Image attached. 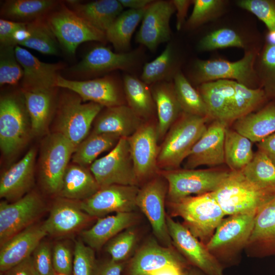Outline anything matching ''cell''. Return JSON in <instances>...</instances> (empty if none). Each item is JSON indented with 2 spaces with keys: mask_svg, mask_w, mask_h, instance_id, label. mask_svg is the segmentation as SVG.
I'll list each match as a JSON object with an SVG mask.
<instances>
[{
  "mask_svg": "<svg viewBox=\"0 0 275 275\" xmlns=\"http://www.w3.org/2000/svg\"><path fill=\"white\" fill-rule=\"evenodd\" d=\"M176 12L172 1H153L147 7L136 34L135 41L154 50L158 45L170 40V21Z\"/></svg>",
  "mask_w": 275,
  "mask_h": 275,
  "instance_id": "cell-19",
  "label": "cell"
},
{
  "mask_svg": "<svg viewBox=\"0 0 275 275\" xmlns=\"http://www.w3.org/2000/svg\"><path fill=\"white\" fill-rule=\"evenodd\" d=\"M170 214L183 219V225L206 244L226 216L211 193L168 202Z\"/></svg>",
  "mask_w": 275,
  "mask_h": 275,
  "instance_id": "cell-4",
  "label": "cell"
},
{
  "mask_svg": "<svg viewBox=\"0 0 275 275\" xmlns=\"http://www.w3.org/2000/svg\"><path fill=\"white\" fill-rule=\"evenodd\" d=\"M52 261L57 273L72 275L73 255L66 244L58 242L54 245L52 249Z\"/></svg>",
  "mask_w": 275,
  "mask_h": 275,
  "instance_id": "cell-53",
  "label": "cell"
},
{
  "mask_svg": "<svg viewBox=\"0 0 275 275\" xmlns=\"http://www.w3.org/2000/svg\"><path fill=\"white\" fill-rule=\"evenodd\" d=\"M244 251L252 258L275 255V195L257 211Z\"/></svg>",
  "mask_w": 275,
  "mask_h": 275,
  "instance_id": "cell-23",
  "label": "cell"
},
{
  "mask_svg": "<svg viewBox=\"0 0 275 275\" xmlns=\"http://www.w3.org/2000/svg\"><path fill=\"white\" fill-rule=\"evenodd\" d=\"M25 23L1 18L0 46L13 45L12 43L13 34L17 29Z\"/></svg>",
  "mask_w": 275,
  "mask_h": 275,
  "instance_id": "cell-54",
  "label": "cell"
},
{
  "mask_svg": "<svg viewBox=\"0 0 275 275\" xmlns=\"http://www.w3.org/2000/svg\"><path fill=\"white\" fill-rule=\"evenodd\" d=\"M40 196L30 191L20 199L10 203H0V245L27 228L35 224L46 208Z\"/></svg>",
  "mask_w": 275,
  "mask_h": 275,
  "instance_id": "cell-14",
  "label": "cell"
},
{
  "mask_svg": "<svg viewBox=\"0 0 275 275\" xmlns=\"http://www.w3.org/2000/svg\"><path fill=\"white\" fill-rule=\"evenodd\" d=\"M16 57L23 70L20 81L22 91H30L52 89L57 87L60 71L66 64L60 62L47 63L41 62L25 48L15 46Z\"/></svg>",
  "mask_w": 275,
  "mask_h": 275,
  "instance_id": "cell-22",
  "label": "cell"
},
{
  "mask_svg": "<svg viewBox=\"0 0 275 275\" xmlns=\"http://www.w3.org/2000/svg\"><path fill=\"white\" fill-rule=\"evenodd\" d=\"M256 69L261 88L268 98H275V45L266 43L258 55Z\"/></svg>",
  "mask_w": 275,
  "mask_h": 275,
  "instance_id": "cell-45",
  "label": "cell"
},
{
  "mask_svg": "<svg viewBox=\"0 0 275 275\" xmlns=\"http://www.w3.org/2000/svg\"><path fill=\"white\" fill-rule=\"evenodd\" d=\"M189 275H206L201 270L197 268V267H194V268L191 271Z\"/></svg>",
  "mask_w": 275,
  "mask_h": 275,
  "instance_id": "cell-62",
  "label": "cell"
},
{
  "mask_svg": "<svg viewBox=\"0 0 275 275\" xmlns=\"http://www.w3.org/2000/svg\"><path fill=\"white\" fill-rule=\"evenodd\" d=\"M141 51L114 52L102 45L89 51L76 64L68 69L71 75L80 79H89L117 70L130 71L139 63Z\"/></svg>",
  "mask_w": 275,
  "mask_h": 275,
  "instance_id": "cell-12",
  "label": "cell"
},
{
  "mask_svg": "<svg viewBox=\"0 0 275 275\" xmlns=\"http://www.w3.org/2000/svg\"><path fill=\"white\" fill-rule=\"evenodd\" d=\"M227 122L214 120L193 147L185 159L184 169L202 166H214L225 162L224 144Z\"/></svg>",
  "mask_w": 275,
  "mask_h": 275,
  "instance_id": "cell-21",
  "label": "cell"
},
{
  "mask_svg": "<svg viewBox=\"0 0 275 275\" xmlns=\"http://www.w3.org/2000/svg\"><path fill=\"white\" fill-rule=\"evenodd\" d=\"M61 89L55 113L56 132L64 135L76 148L89 134L96 117L104 107L92 102L83 103L74 92Z\"/></svg>",
  "mask_w": 275,
  "mask_h": 275,
  "instance_id": "cell-5",
  "label": "cell"
},
{
  "mask_svg": "<svg viewBox=\"0 0 275 275\" xmlns=\"http://www.w3.org/2000/svg\"><path fill=\"white\" fill-rule=\"evenodd\" d=\"M36 150L30 149L17 162L4 172L0 179V197L15 202L30 192L34 182Z\"/></svg>",
  "mask_w": 275,
  "mask_h": 275,
  "instance_id": "cell-24",
  "label": "cell"
},
{
  "mask_svg": "<svg viewBox=\"0 0 275 275\" xmlns=\"http://www.w3.org/2000/svg\"><path fill=\"white\" fill-rule=\"evenodd\" d=\"M55 275H65V274H62V273H56Z\"/></svg>",
  "mask_w": 275,
  "mask_h": 275,
  "instance_id": "cell-63",
  "label": "cell"
},
{
  "mask_svg": "<svg viewBox=\"0 0 275 275\" xmlns=\"http://www.w3.org/2000/svg\"><path fill=\"white\" fill-rule=\"evenodd\" d=\"M226 215L257 213L275 192L260 189L250 182L241 171H231L211 193Z\"/></svg>",
  "mask_w": 275,
  "mask_h": 275,
  "instance_id": "cell-6",
  "label": "cell"
},
{
  "mask_svg": "<svg viewBox=\"0 0 275 275\" xmlns=\"http://www.w3.org/2000/svg\"><path fill=\"white\" fill-rule=\"evenodd\" d=\"M174 247L160 245L154 240L148 241L131 259L127 268V275H151L167 264L187 262Z\"/></svg>",
  "mask_w": 275,
  "mask_h": 275,
  "instance_id": "cell-25",
  "label": "cell"
},
{
  "mask_svg": "<svg viewBox=\"0 0 275 275\" xmlns=\"http://www.w3.org/2000/svg\"><path fill=\"white\" fill-rule=\"evenodd\" d=\"M252 142L234 129L227 128L225 138V163L231 171H241L254 155Z\"/></svg>",
  "mask_w": 275,
  "mask_h": 275,
  "instance_id": "cell-39",
  "label": "cell"
},
{
  "mask_svg": "<svg viewBox=\"0 0 275 275\" xmlns=\"http://www.w3.org/2000/svg\"><path fill=\"white\" fill-rule=\"evenodd\" d=\"M131 228L122 231L106 243V250L112 260L123 262L132 251L138 235L136 231Z\"/></svg>",
  "mask_w": 275,
  "mask_h": 275,
  "instance_id": "cell-49",
  "label": "cell"
},
{
  "mask_svg": "<svg viewBox=\"0 0 275 275\" xmlns=\"http://www.w3.org/2000/svg\"><path fill=\"white\" fill-rule=\"evenodd\" d=\"M100 188L111 185L138 186L128 138H120L106 155L89 167Z\"/></svg>",
  "mask_w": 275,
  "mask_h": 275,
  "instance_id": "cell-11",
  "label": "cell"
},
{
  "mask_svg": "<svg viewBox=\"0 0 275 275\" xmlns=\"http://www.w3.org/2000/svg\"><path fill=\"white\" fill-rule=\"evenodd\" d=\"M138 186L114 184L100 188L92 196L80 201L81 208L95 218L116 212H133L137 208Z\"/></svg>",
  "mask_w": 275,
  "mask_h": 275,
  "instance_id": "cell-18",
  "label": "cell"
},
{
  "mask_svg": "<svg viewBox=\"0 0 275 275\" xmlns=\"http://www.w3.org/2000/svg\"><path fill=\"white\" fill-rule=\"evenodd\" d=\"M1 273L3 275H38L32 256L6 271Z\"/></svg>",
  "mask_w": 275,
  "mask_h": 275,
  "instance_id": "cell-56",
  "label": "cell"
},
{
  "mask_svg": "<svg viewBox=\"0 0 275 275\" xmlns=\"http://www.w3.org/2000/svg\"><path fill=\"white\" fill-rule=\"evenodd\" d=\"M243 38L235 30L221 28L204 36L199 41L198 47L203 51H211L228 47L245 48Z\"/></svg>",
  "mask_w": 275,
  "mask_h": 275,
  "instance_id": "cell-46",
  "label": "cell"
},
{
  "mask_svg": "<svg viewBox=\"0 0 275 275\" xmlns=\"http://www.w3.org/2000/svg\"><path fill=\"white\" fill-rule=\"evenodd\" d=\"M157 112L158 142L183 112L178 100L173 82L162 81L150 86Z\"/></svg>",
  "mask_w": 275,
  "mask_h": 275,
  "instance_id": "cell-31",
  "label": "cell"
},
{
  "mask_svg": "<svg viewBox=\"0 0 275 275\" xmlns=\"http://www.w3.org/2000/svg\"><path fill=\"white\" fill-rule=\"evenodd\" d=\"M31 37V32L26 23L17 29L12 36V43L14 46L20 45Z\"/></svg>",
  "mask_w": 275,
  "mask_h": 275,
  "instance_id": "cell-60",
  "label": "cell"
},
{
  "mask_svg": "<svg viewBox=\"0 0 275 275\" xmlns=\"http://www.w3.org/2000/svg\"><path fill=\"white\" fill-rule=\"evenodd\" d=\"M241 171L257 187L275 192V164L262 151L258 150L252 160Z\"/></svg>",
  "mask_w": 275,
  "mask_h": 275,
  "instance_id": "cell-41",
  "label": "cell"
},
{
  "mask_svg": "<svg viewBox=\"0 0 275 275\" xmlns=\"http://www.w3.org/2000/svg\"><path fill=\"white\" fill-rule=\"evenodd\" d=\"M168 190L167 181L159 173L139 188L136 204L148 219L157 239L163 245L172 247L164 209Z\"/></svg>",
  "mask_w": 275,
  "mask_h": 275,
  "instance_id": "cell-13",
  "label": "cell"
},
{
  "mask_svg": "<svg viewBox=\"0 0 275 275\" xmlns=\"http://www.w3.org/2000/svg\"><path fill=\"white\" fill-rule=\"evenodd\" d=\"M257 57L256 50H250L235 62L222 59L198 60L194 64L191 79L199 85L220 79L235 80L248 87L257 88H255L259 84L255 67Z\"/></svg>",
  "mask_w": 275,
  "mask_h": 275,
  "instance_id": "cell-8",
  "label": "cell"
},
{
  "mask_svg": "<svg viewBox=\"0 0 275 275\" xmlns=\"http://www.w3.org/2000/svg\"><path fill=\"white\" fill-rule=\"evenodd\" d=\"M60 88L38 90L23 92L30 117L32 135L46 133L51 120L55 115Z\"/></svg>",
  "mask_w": 275,
  "mask_h": 275,
  "instance_id": "cell-29",
  "label": "cell"
},
{
  "mask_svg": "<svg viewBox=\"0 0 275 275\" xmlns=\"http://www.w3.org/2000/svg\"><path fill=\"white\" fill-rule=\"evenodd\" d=\"M259 150L263 152L275 164V133L257 143Z\"/></svg>",
  "mask_w": 275,
  "mask_h": 275,
  "instance_id": "cell-59",
  "label": "cell"
},
{
  "mask_svg": "<svg viewBox=\"0 0 275 275\" xmlns=\"http://www.w3.org/2000/svg\"><path fill=\"white\" fill-rule=\"evenodd\" d=\"M208 119L182 113L159 146L157 164L160 171L179 169L206 130Z\"/></svg>",
  "mask_w": 275,
  "mask_h": 275,
  "instance_id": "cell-3",
  "label": "cell"
},
{
  "mask_svg": "<svg viewBox=\"0 0 275 275\" xmlns=\"http://www.w3.org/2000/svg\"><path fill=\"white\" fill-rule=\"evenodd\" d=\"M147 8L123 11L106 31L107 41L116 50L121 52H128L132 36L142 20Z\"/></svg>",
  "mask_w": 275,
  "mask_h": 275,
  "instance_id": "cell-37",
  "label": "cell"
},
{
  "mask_svg": "<svg viewBox=\"0 0 275 275\" xmlns=\"http://www.w3.org/2000/svg\"><path fill=\"white\" fill-rule=\"evenodd\" d=\"M97 267L93 249L82 241H76L72 275H95Z\"/></svg>",
  "mask_w": 275,
  "mask_h": 275,
  "instance_id": "cell-51",
  "label": "cell"
},
{
  "mask_svg": "<svg viewBox=\"0 0 275 275\" xmlns=\"http://www.w3.org/2000/svg\"><path fill=\"white\" fill-rule=\"evenodd\" d=\"M167 224L172 243L192 265L206 275H224V268L207 249L183 224L167 215Z\"/></svg>",
  "mask_w": 275,
  "mask_h": 275,
  "instance_id": "cell-17",
  "label": "cell"
},
{
  "mask_svg": "<svg viewBox=\"0 0 275 275\" xmlns=\"http://www.w3.org/2000/svg\"><path fill=\"white\" fill-rule=\"evenodd\" d=\"M0 275H3L2 273H1V274Z\"/></svg>",
  "mask_w": 275,
  "mask_h": 275,
  "instance_id": "cell-64",
  "label": "cell"
},
{
  "mask_svg": "<svg viewBox=\"0 0 275 275\" xmlns=\"http://www.w3.org/2000/svg\"><path fill=\"white\" fill-rule=\"evenodd\" d=\"M145 121L127 104L103 107L96 117L90 132L109 133L128 138Z\"/></svg>",
  "mask_w": 275,
  "mask_h": 275,
  "instance_id": "cell-28",
  "label": "cell"
},
{
  "mask_svg": "<svg viewBox=\"0 0 275 275\" xmlns=\"http://www.w3.org/2000/svg\"><path fill=\"white\" fill-rule=\"evenodd\" d=\"M95 218L81 208L79 201L58 197L43 224L47 234L61 237L82 231Z\"/></svg>",
  "mask_w": 275,
  "mask_h": 275,
  "instance_id": "cell-20",
  "label": "cell"
},
{
  "mask_svg": "<svg viewBox=\"0 0 275 275\" xmlns=\"http://www.w3.org/2000/svg\"><path fill=\"white\" fill-rule=\"evenodd\" d=\"M60 1L7 0L1 5V18L27 23L45 17Z\"/></svg>",
  "mask_w": 275,
  "mask_h": 275,
  "instance_id": "cell-35",
  "label": "cell"
},
{
  "mask_svg": "<svg viewBox=\"0 0 275 275\" xmlns=\"http://www.w3.org/2000/svg\"><path fill=\"white\" fill-rule=\"evenodd\" d=\"M173 84L178 100L183 113L210 118L201 94L181 71H179L175 75Z\"/></svg>",
  "mask_w": 275,
  "mask_h": 275,
  "instance_id": "cell-42",
  "label": "cell"
},
{
  "mask_svg": "<svg viewBox=\"0 0 275 275\" xmlns=\"http://www.w3.org/2000/svg\"><path fill=\"white\" fill-rule=\"evenodd\" d=\"M38 275H55L52 261V250L47 242L41 241L32 255Z\"/></svg>",
  "mask_w": 275,
  "mask_h": 275,
  "instance_id": "cell-52",
  "label": "cell"
},
{
  "mask_svg": "<svg viewBox=\"0 0 275 275\" xmlns=\"http://www.w3.org/2000/svg\"><path fill=\"white\" fill-rule=\"evenodd\" d=\"M47 235L43 224H35L1 245V272L6 271L32 256L36 248Z\"/></svg>",
  "mask_w": 275,
  "mask_h": 275,
  "instance_id": "cell-26",
  "label": "cell"
},
{
  "mask_svg": "<svg viewBox=\"0 0 275 275\" xmlns=\"http://www.w3.org/2000/svg\"><path fill=\"white\" fill-rule=\"evenodd\" d=\"M123 7L129 9L141 10L146 8L153 1L151 0H119Z\"/></svg>",
  "mask_w": 275,
  "mask_h": 275,
  "instance_id": "cell-61",
  "label": "cell"
},
{
  "mask_svg": "<svg viewBox=\"0 0 275 275\" xmlns=\"http://www.w3.org/2000/svg\"><path fill=\"white\" fill-rule=\"evenodd\" d=\"M100 188L89 168L72 163L66 170L58 196L81 201L92 196Z\"/></svg>",
  "mask_w": 275,
  "mask_h": 275,
  "instance_id": "cell-33",
  "label": "cell"
},
{
  "mask_svg": "<svg viewBox=\"0 0 275 275\" xmlns=\"http://www.w3.org/2000/svg\"><path fill=\"white\" fill-rule=\"evenodd\" d=\"M126 104L144 121L155 119V104L150 87L141 79L126 74L122 79Z\"/></svg>",
  "mask_w": 275,
  "mask_h": 275,
  "instance_id": "cell-34",
  "label": "cell"
},
{
  "mask_svg": "<svg viewBox=\"0 0 275 275\" xmlns=\"http://www.w3.org/2000/svg\"><path fill=\"white\" fill-rule=\"evenodd\" d=\"M257 213L224 218L206 244L224 269L238 264L251 236Z\"/></svg>",
  "mask_w": 275,
  "mask_h": 275,
  "instance_id": "cell-2",
  "label": "cell"
},
{
  "mask_svg": "<svg viewBox=\"0 0 275 275\" xmlns=\"http://www.w3.org/2000/svg\"><path fill=\"white\" fill-rule=\"evenodd\" d=\"M128 140L139 183H145L157 175L160 171L157 164L159 146L157 121H145L128 138Z\"/></svg>",
  "mask_w": 275,
  "mask_h": 275,
  "instance_id": "cell-16",
  "label": "cell"
},
{
  "mask_svg": "<svg viewBox=\"0 0 275 275\" xmlns=\"http://www.w3.org/2000/svg\"><path fill=\"white\" fill-rule=\"evenodd\" d=\"M172 1L177 12L176 27L177 30L179 31L185 23L187 13L190 5L193 3V1L173 0Z\"/></svg>",
  "mask_w": 275,
  "mask_h": 275,
  "instance_id": "cell-57",
  "label": "cell"
},
{
  "mask_svg": "<svg viewBox=\"0 0 275 275\" xmlns=\"http://www.w3.org/2000/svg\"><path fill=\"white\" fill-rule=\"evenodd\" d=\"M120 139L113 134L90 132L76 148L71 157L72 163L89 168L101 153L111 150Z\"/></svg>",
  "mask_w": 275,
  "mask_h": 275,
  "instance_id": "cell-38",
  "label": "cell"
},
{
  "mask_svg": "<svg viewBox=\"0 0 275 275\" xmlns=\"http://www.w3.org/2000/svg\"><path fill=\"white\" fill-rule=\"evenodd\" d=\"M237 4L261 20L268 32L275 33V0H240Z\"/></svg>",
  "mask_w": 275,
  "mask_h": 275,
  "instance_id": "cell-50",
  "label": "cell"
},
{
  "mask_svg": "<svg viewBox=\"0 0 275 275\" xmlns=\"http://www.w3.org/2000/svg\"><path fill=\"white\" fill-rule=\"evenodd\" d=\"M235 95L233 106L234 121L252 113L267 99L261 87L251 88L234 80Z\"/></svg>",
  "mask_w": 275,
  "mask_h": 275,
  "instance_id": "cell-44",
  "label": "cell"
},
{
  "mask_svg": "<svg viewBox=\"0 0 275 275\" xmlns=\"http://www.w3.org/2000/svg\"><path fill=\"white\" fill-rule=\"evenodd\" d=\"M57 87L74 92L84 102H94L104 107L126 104L123 81L113 75L86 80L70 79L60 75Z\"/></svg>",
  "mask_w": 275,
  "mask_h": 275,
  "instance_id": "cell-15",
  "label": "cell"
},
{
  "mask_svg": "<svg viewBox=\"0 0 275 275\" xmlns=\"http://www.w3.org/2000/svg\"><path fill=\"white\" fill-rule=\"evenodd\" d=\"M76 149L61 133L49 134L43 140L39 156L41 183L46 192L58 195L68 163Z\"/></svg>",
  "mask_w": 275,
  "mask_h": 275,
  "instance_id": "cell-9",
  "label": "cell"
},
{
  "mask_svg": "<svg viewBox=\"0 0 275 275\" xmlns=\"http://www.w3.org/2000/svg\"><path fill=\"white\" fill-rule=\"evenodd\" d=\"M230 170L219 169L161 170L168 183V202H175L192 195L216 190L228 176Z\"/></svg>",
  "mask_w": 275,
  "mask_h": 275,
  "instance_id": "cell-10",
  "label": "cell"
},
{
  "mask_svg": "<svg viewBox=\"0 0 275 275\" xmlns=\"http://www.w3.org/2000/svg\"><path fill=\"white\" fill-rule=\"evenodd\" d=\"M64 2L78 16L105 33L124 8L119 0H98L84 3L69 0Z\"/></svg>",
  "mask_w": 275,
  "mask_h": 275,
  "instance_id": "cell-32",
  "label": "cell"
},
{
  "mask_svg": "<svg viewBox=\"0 0 275 275\" xmlns=\"http://www.w3.org/2000/svg\"><path fill=\"white\" fill-rule=\"evenodd\" d=\"M198 91L205 103L210 118L228 124L234 121V80L220 79L204 82L199 85Z\"/></svg>",
  "mask_w": 275,
  "mask_h": 275,
  "instance_id": "cell-27",
  "label": "cell"
},
{
  "mask_svg": "<svg viewBox=\"0 0 275 275\" xmlns=\"http://www.w3.org/2000/svg\"><path fill=\"white\" fill-rule=\"evenodd\" d=\"M32 135L23 92L21 88L0 97V148L6 157L22 149Z\"/></svg>",
  "mask_w": 275,
  "mask_h": 275,
  "instance_id": "cell-1",
  "label": "cell"
},
{
  "mask_svg": "<svg viewBox=\"0 0 275 275\" xmlns=\"http://www.w3.org/2000/svg\"><path fill=\"white\" fill-rule=\"evenodd\" d=\"M60 46L68 54L74 56L78 45L87 41L106 43L105 33L92 25L60 3L44 18Z\"/></svg>",
  "mask_w": 275,
  "mask_h": 275,
  "instance_id": "cell-7",
  "label": "cell"
},
{
  "mask_svg": "<svg viewBox=\"0 0 275 275\" xmlns=\"http://www.w3.org/2000/svg\"><path fill=\"white\" fill-rule=\"evenodd\" d=\"M15 46H0V86H17L23 70L15 53Z\"/></svg>",
  "mask_w": 275,
  "mask_h": 275,
  "instance_id": "cell-47",
  "label": "cell"
},
{
  "mask_svg": "<svg viewBox=\"0 0 275 275\" xmlns=\"http://www.w3.org/2000/svg\"><path fill=\"white\" fill-rule=\"evenodd\" d=\"M124 266L123 262L111 259L97 266L95 275H121Z\"/></svg>",
  "mask_w": 275,
  "mask_h": 275,
  "instance_id": "cell-58",
  "label": "cell"
},
{
  "mask_svg": "<svg viewBox=\"0 0 275 275\" xmlns=\"http://www.w3.org/2000/svg\"><path fill=\"white\" fill-rule=\"evenodd\" d=\"M192 13L185 26L194 29L218 17L223 12L227 2L223 0H194Z\"/></svg>",
  "mask_w": 275,
  "mask_h": 275,
  "instance_id": "cell-48",
  "label": "cell"
},
{
  "mask_svg": "<svg viewBox=\"0 0 275 275\" xmlns=\"http://www.w3.org/2000/svg\"><path fill=\"white\" fill-rule=\"evenodd\" d=\"M174 48L169 43L162 52L143 66L141 79L149 86L170 81L179 71Z\"/></svg>",
  "mask_w": 275,
  "mask_h": 275,
  "instance_id": "cell-40",
  "label": "cell"
},
{
  "mask_svg": "<svg viewBox=\"0 0 275 275\" xmlns=\"http://www.w3.org/2000/svg\"><path fill=\"white\" fill-rule=\"evenodd\" d=\"M194 267L188 262L171 263L155 270L151 275H189Z\"/></svg>",
  "mask_w": 275,
  "mask_h": 275,
  "instance_id": "cell-55",
  "label": "cell"
},
{
  "mask_svg": "<svg viewBox=\"0 0 275 275\" xmlns=\"http://www.w3.org/2000/svg\"><path fill=\"white\" fill-rule=\"evenodd\" d=\"M44 18L26 23L31 37L19 46L33 49L44 54L58 55L60 44Z\"/></svg>",
  "mask_w": 275,
  "mask_h": 275,
  "instance_id": "cell-43",
  "label": "cell"
},
{
  "mask_svg": "<svg viewBox=\"0 0 275 275\" xmlns=\"http://www.w3.org/2000/svg\"><path fill=\"white\" fill-rule=\"evenodd\" d=\"M234 128L252 142L258 143L275 133V103L236 120Z\"/></svg>",
  "mask_w": 275,
  "mask_h": 275,
  "instance_id": "cell-36",
  "label": "cell"
},
{
  "mask_svg": "<svg viewBox=\"0 0 275 275\" xmlns=\"http://www.w3.org/2000/svg\"><path fill=\"white\" fill-rule=\"evenodd\" d=\"M137 219V214L133 212L116 213L97 218L91 228L81 231V237L87 245L99 250L117 234L131 227Z\"/></svg>",
  "mask_w": 275,
  "mask_h": 275,
  "instance_id": "cell-30",
  "label": "cell"
}]
</instances>
